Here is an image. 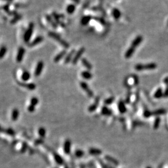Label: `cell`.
<instances>
[{
    "instance_id": "b9f144b4",
    "label": "cell",
    "mask_w": 168,
    "mask_h": 168,
    "mask_svg": "<svg viewBox=\"0 0 168 168\" xmlns=\"http://www.w3.org/2000/svg\"><path fill=\"white\" fill-rule=\"evenodd\" d=\"M34 110H35V106H33L32 105H29V106L28 107V111H30L31 112H33L34 111Z\"/></svg>"
},
{
    "instance_id": "5b68a950",
    "label": "cell",
    "mask_w": 168,
    "mask_h": 168,
    "mask_svg": "<svg viewBox=\"0 0 168 168\" xmlns=\"http://www.w3.org/2000/svg\"><path fill=\"white\" fill-rule=\"evenodd\" d=\"M80 86L82 88V89H83L84 91L86 92L87 95L89 96L90 98L93 97V96H94L93 92L92 91L91 89H90V88L89 87V85H87V84L86 83V82L81 81V83H80Z\"/></svg>"
},
{
    "instance_id": "681fc988",
    "label": "cell",
    "mask_w": 168,
    "mask_h": 168,
    "mask_svg": "<svg viewBox=\"0 0 168 168\" xmlns=\"http://www.w3.org/2000/svg\"><path fill=\"white\" fill-rule=\"evenodd\" d=\"M106 168H115L114 167H112V166L109 165H106Z\"/></svg>"
},
{
    "instance_id": "d590c367",
    "label": "cell",
    "mask_w": 168,
    "mask_h": 168,
    "mask_svg": "<svg viewBox=\"0 0 168 168\" xmlns=\"http://www.w3.org/2000/svg\"><path fill=\"white\" fill-rule=\"evenodd\" d=\"M38 102H39V100L37 98L33 97L32 98H31V99L30 103H31V105L35 106L38 104Z\"/></svg>"
},
{
    "instance_id": "4316f807",
    "label": "cell",
    "mask_w": 168,
    "mask_h": 168,
    "mask_svg": "<svg viewBox=\"0 0 168 168\" xmlns=\"http://www.w3.org/2000/svg\"><path fill=\"white\" fill-rule=\"evenodd\" d=\"M167 112V110L164 109H159L155 110V111L152 112L153 116H159L165 114Z\"/></svg>"
},
{
    "instance_id": "7dc6e473",
    "label": "cell",
    "mask_w": 168,
    "mask_h": 168,
    "mask_svg": "<svg viewBox=\"0 0 168 168\" xmlns=\"http://www.w3.org/2000/svg\"><path fill=\"white\" fill-rule=\"evenodd\" d=\"M164 83L167 85H168V77L165 78L164 80Z\"/></svg>"
},
{
    "instance_id": "8992f818",
    "label": "cell",
    "mask_w": 168,
    "mask_h": 168,
    "mask_svg": "<svg viewBox=\"0 0 168 168\" xmlns=\"http://www.w3.org/2000/svg\"><path fill=\"white\" fill-rule=\"evenodd\" d=\"M100 102V97H97L95 99V103L91 104V105L89 106L88 108V111L90 112H92L96 111V110L97 109L98 105H99Z\"/></svg>"
},
{
    "instance_id": "30bf717a",
    "label": "cell",
    "mask_w": 168,
    "mask_h": 168,
    "mask_svg": "<svg viewBox=\"0 0 168 168\" xmlns=\"http://www.w3.org/2000/svg\"><path fill=\"white\" fill-rule=\"evenodd\" d=\"M118 111L121 114H124L127 112V108L125 104V102L122 100H120L118 103Z\"/></svg>"
},
{
    "instance_id": "ee69618b",
    "label": "cell",
    "mask_w": 168,
    "mask_h": 168,
    "mask_svg": "<svg viewBox=\"0 0 168 168\" xmlns=\"http://www.w3.org/2000/svg\"><path fill=\"white\" fill-rule=\"evenodd\" d=\"M164 97L165 98L168 97V85H167L166 89L165 90L164 92Z\"/></svg>"
},
{
    "instance_id": "9f6ffc18",
    "label": "cell",
    "mask_w": 168,
    "mask_h": 168,
    "mask_svg": "<svg viewBox=\"0 0 168 168\" xmlns=\"http://www.w3.org/2000/svg\"><path fill=\"white\" fill-rule=\"evenodd\" d=\"M65 168H68V167H65Z\"/></svg>"
},
{
    "instance_id": "d6a6232c",
    "label": "cell",
    "mask_w": 168,
    "mask_h": 168,
    "mask_svg": "<svg viewBox=\"0 0 168 168\" xmlns=\"http://www.w3.org/2000/svg\"><path fill=\"white\" fill-rule=\"evenodd\" d=\"M114 100H115V98L114 97H110L107 98V99L104 100V104H105L106 105H110V104L113 103Z\"/></svg>"
},
{
    "instance_id": "f35d334b",
    "label": "cell",
    "mask_w": 168,
    "mask_h": 168,
    "mask_svg": "<svg viewBox=\"0 0 168 168\" xmlns=\"http://www.w3.org/2000/svg\"><path fill=\"white\" fill-rule=\"evenodd\" d=\"M21 18H22V16L21 15H20V14H17V15H15V17L13 18V19L12 20L11 23L12 24L15 23V22H16L21 19Z\"/></svg>"
},
{
    "instance_id": "9c48e42d",
    "label": "cell",
    "mask_w": 168,
    "mask_h": 168,
    "mask_svg": "<svg viewBox=\"0 0 168 168\" xmlns=\"http://www.w3.org/2000/svg\"><path fill=\"white\" fill-rule=\"evenodd\" d=\"M143 41V37L142 36H136L134 40L132 41L131 43V46L136 48L140 45Z\"/></svg>"
},
{
    "instance_id": "8d00e7d4",
    "label": "cell",
    "mask_w": 168,
    "mask_h": 168,
    "mask_svg": "<svg viewBox=\"0 0 168 168\" xmlns=\"http://www.w3.org/2000/svg\"><path fill=\"white\" fill-rule=\"evenodd\" d=\"M38 133H39V136L42 137V138H44L46 135L45 129L44 128H40V129L38 130Z\"/></svg>"
},
{
    "instance_id": "9a60e30c",
    "label": "cell",
    "mask_w": 168,
    "mask_h": 168,
    "mask_svg": "<svg viewBox=\"0 0 168 168\" xmlns=\"http://www.w3.org/2000/svg\"><path fill=\"white\" fill-rule=\"evenodd\" d=\"M101 114L104 116H110L112 115V111L111 109L108 108L107 106H104L101 109Z\"/></svg>"
},
{
    "instance_id": "603a6c76",
    "label": "cell",
    "mask_w": 168,
    "mask_h": 168,
    "mask_svg": "<svg viewBox=\"0 0 168 168\" xmlns=\"http://www.w3.org/2000/svg\"><path fill=\"white\" fill-rule=\"evenodd\" d=\"M81 63L88 71H90L92 69V65L91 64V63L86 58H83L81 59Z\"/></svg>"
},
{
    "instance_id": "7bdbcfd3",
    "label": "cell",
    "mask_w": 168,
    "mask_h": 168,
    "mask_svg": "<svg viewBox=\"0 0 168 168\" xmlns=\"http://www.w3.org/2000/svg\"><path fill=\"white\" fill-rule=\"evenodd\" d=\"M3 8L6 12H7V13H8V12H9V3H8L7 4V5H6L5 6H4Z\"/></svg>"
},
{
    "instance_id": "d4e9b609",
    "label": "cell",
    "mask_w": 168,
    "mask_h": 168,
    "mask_svg": "<svg viewBox=\"0 0 168 168\" xmlns=\"http://www.w3.org/2000/svg\"><path fill=\"white\" fill-rule=\"evenodd\" d=\"M153 97L156 99H160V98L164 97V92H163V90L162 88L159 87L157 90V91L155 92V93L153 95Z\"/></svg>"
},
{
    "instance_id": "52a82bcc",
    "label": "cell",
    "mask_w": 168,
    "mask_h": 168,
    "mask_svg": "<svg viewBox=\"0 0 168 168\" xmlns=\"http://www.w3.org/2000/svg\"><path fill=\"white\" fill-rule=\"evenodd\" d=\"M43 67H44L43 62V61H39V62H38L35 69V72H34V74H35L36 77L39 76L40 74L42 72L43 69Z\"/></svg>"
},
{
    "instance_id": "c3c4849f",
    "label": "cell",
    "mask_w": 168,
    "mask_h": 168,
    "mask_svg": "<svg viewBox=\"0 0 168 168\" xmlns=\"http://www.w3.org/2000/svg\"><path fill=\"white\" fill-rule=\"evenodd\" d=\"M71 1H73L76 4H79L80 3V0H71Z\"/></svg>"
},
{
    "instance_id": "277c9868",
    "label": "cell",
    "mask_w": 168,
    "mask_h": 168,
    "mask_svg": "<svg viewBox=\"0 0 168 168\" xmlns=\"http://www.w3.org/2000/svg\"><path fill=\"white\" fill-rule=\"evenodd\" d=\"M85 52V48H84V47H82V48H80L77 52H75V54L74 55V56L72 61H71V63L73 65H76L77 64L79 60L80 59V58L82 56V55H83V54Z\"/></svg>"
},
{
    "instance_id": "bcb514c9",
    "label": "cell",
    "mask_w": 168,
    "mask_h": 168,
    "mask_svg": "<svg viewBox=\"0 0 168 168\" xmlns=\"http://www.w3.org/2000/svg\"><path fill=\"white\" fill-rule=\"evenodd\" d=\"M6 132H7V134H9V135H13L14 134L13 130H12V129H7Z\"/></svg>"
},
{
    "instance_id": "f6af8a7d",
    "label": "cell",
    "mask_w": 168,
    "mask_h": 168,
    "mask_svg": "<svg viewBox=\"0 0 168 168\" xmlns=\"http://www.w3.org/2000/svg\"><path fill=\"white\" fill-rule=\"evenodd\" d=\"M90 0H85V2H84L83 5V7L85 8H86L88 7V6L90 5Z\"/></svg>"
},
{
    "instance_id": "ac0fdd59",
    "label": "cell",
    "mask_w": 168,
    "mask_h": 168,
    "mask_svg": "<svg viewBox=\"0 0 168 168\" xmlns=\"http://www.w3.org/2000/svg\"><path fill=\"white\" fill-rule=\"evenodd\" d=\"M112 15L115 20H118L121 16V13L117 8H113L112 10Z\"/></svg>"
},
{
    "instance_id": "6da1fadb",
    "label": "cell",
    "mask_w": 168,
    "mask_h": 168,
    "mask_svg": "<svg viewBox=\"0 0 168 168\" xmlns=\"http://www.w3.org/2000/svg\"><path fill=\"white\" fill-rule=\"evenodd\" d=\"M48 35L50 37L52 38L55 40H56L57 42H58L61 45V46H62L64 48L68 49L69 48V46H70L68 43L66 41L61 38V36L59 35L58 34L56 33H55L54 32H52V31L49 32L48 33Z\"/></svg>"
},
{
    "instance_id": "484cf974",
    "label": "cell",
    "mask_w": 168,
    "mask_h": 168,
    "mask_svg": "<svg viewBox=\"0 0 168 168\" xmlns=\"http://www.w3.org/2000/svg\"><path fill=\"white\" fill-rule=\"evenodd\" d=\"M53 155H54L55 160L56 161V162L59 165H62L64 163L63 159L62 157H61L60 155L57 154L56 152H53Z\"/></svg>"
},
{
    "instance_id": "7c38bea8",
    "label": "cell",
    "mask_w": 168,
    "mask_h": 168,
    "mask_svg": "<svg viewBox=\"0 0 168 168\" xmlns=\"http://www.w3.org/2000/svg\"><path fill=\"white\" fill-rule=\"evenodd\" d=\"M71 141L69 139H67L64 143L63 150L65 154L68 155L71 152Z\"/></svg>"
},
{
    "instance_id": "3957f363",
    "label": "cell",
    "mask_w": 168,
    "mask_h": 168,
    "mask_svg": "<svg viewBox=\"0 0 168 168\" xmlns=\"http://www.w3.org/2000/svg\"><path fill=\"white\" fill-rule=\"evenodd\" d=\"M34 30V24L33 23H30L27 29L25 32V34L24 35V40L26 43H28L29 42L31 36L33 34V32Z\"/></svg>"
},
{
    "instance_id": "ba28073f",
    "label": "cell",
    "mask_w": 168,
    "mask_h": 168,
    "mask_svg": "<svg viewBox=\"0 0 168 168\" xmlns=\"http://www.w3.org/2000/svg\"><path fill=\"white\" fill-rule=\"evenodd\" d=\"M75 49H72L70 52L67 54V55L65 56V58L64 62L65 64H68L71 61H72V60L74 56V55L75 54Z\"/></svg>"
},
{
    "instance_id": "4dcf8cb0",
    "label": "cell",
    "mask_w": 168,
    "mask_h": 168,
    "mask_svg": "<svg viewBox=\"0 0 168 168\" xmlns=\"http://www.w3.org/2000/svg\"><path fill=\"white\" fill-rule=\"evenodd\" d=\"M161 118L159 117H157L153 123V129H157L159 128L161 123Z\"/></svg>"
},
{
    "instance_id": "ffe728a7",
    "label": "cell",
    "mask_w": 168,
    "mask_h": 168,
    "mask_svg": "<svg viewBox=\"0 0 168 168\" xmlns=\"http://www.w3.org/2000/svg\"><path fill=\"white\" fill-rule=\"evenodd\" d=\"M104 158H105V159L106 161H107L108 162L111 163L112 164H113L115 166H117L118 165V164H119V163H118L117 160H116V159H115L114 158L110 156V155H106L104 157Z\"/></svg>"
},
{
    "instance_id": "836d02e7",
    "label": "cell",
    "mask_w": 168,
    "mask_h": 168,
    "mask_svg": "<svg viewBox=\"0 0 168 168\" xmlns=\"http://www.w3.org/2000/svg\"><path fill=\"white\" fill-rule=\"evenodd\" d=\"M74 155L78 158H81L84 155V152L81 149H77L75 151Z\"/></svg>"
},
{
    "instance_id": "816d5d0a",
    "label": "cell",
    "mask_w": 168,
    "mask_h": 168,
    "mask_svg": "<svg viewBox=\"0 0 168 168\" xmlns=\"http://www.w3.org/2000/svg\"><path fill=\"white\" fill-rule=\"evenodd\" d=\"M158 168H162V164H161L160 166L158 167Z\"/></svg>"
},
{
    "instance_id": "5bb4252c",
    "label": "cell",
    "mask_w": 168,
    "mask_h": 168,
    "mask_svg": "<svg viewBox=\"0 0 168 168\" xmlns=\"http://www.w3.org/2000/svg\"><path fill=\"white\" fill-rule=\"evenodd\" d=\"M66 54H67L66 50H64L62 51V52H61L60 53H58V54L55 57V58L54 59V61L55 63L59 62V61L62 60L63 57L65 56V55Z\"/></svg>"
},
{
    "instance_id": "f546056e",
    "label": "cell",
    "mask_w": 168,
    "mask_h": 168,
    "mask_svg": "<svg viewBox=\"0 0 168 168\" xmlns=\"http://www.w3.org/2000/svg\"><path fill=\"white\" fill-rule=\"evenodd\" d=\"M19 110L16 109H14L12 114V120H13V121L17 120V119L18 118V117H19Z\"/></svg>"
},
{
    "instance_id": "cb8c5ba5",
    "label": "cell",
    "mask_w": 168,
    "mask_h": 168,
    "mask_svg": "<svg viewBox=\"0 0 168 168\" xmlns=\"http://www.w3.org/2000/svg\"><path fill=\"white\" fill-rule=\"evenodd\" d=\"M92 18V16L89 15L84 16L81 19V24L84 26L87 25L89 23L90 21H91Z\"/></svg>"
},
{
    "instance_id": "4fadbf2b",
    "label": "cell",
    "mask_w": 168,
    "mask_h": 168,
    "mask_svg": "<svg viewBox=\"0 0 168 168\" xmlns=\"http://www.w3.org/2000/svg\"><path fill=\"white\" fill-rule=\"evenodd\" d=\"M52 16L53 17H54V19L55 20V22H56V24L57 25H60V26H62V27H64L65 25L63 22H62V21H61L60 19L61 17H62V16H61L60 15H59V14H57L56 13H55V12H53L52 13Z\"/></svg>"
},
{
    "instance_id": "8fae6325",
    "label": "cell",
    "mask_w": 168,
    "mask_h": 168,
    "mask_svg": "<svg viewBox=\"0 0 168 168\" xmlns=\"http://www.w3.org/2000/svg\"><path fill=\"white\" fill-rule=\"evenodd\" d=\"M25 53V49L22 47H20L18 52L17 55H16V61L18 62H20L23 59Z\"/></svg>"
},
{
    "instance_id": "e575fe53",
    "label": "cell",
    "mask_w": 168,
    "mask_h": 168,
    "mask_svg": "<svg viewBox=\"0 0 168 168\" xmlns=\"http://www.w3.org/2000/svg\"><path fill=\"white\" fill-rule=\"evenodd\" d=\"M7 48L5 46L1 47V48L0 49V59L2 58L5 56L6 53L7 52Z\"/></svg>"
},
{
    "instance_id": "1f68e13d",
    "label": "cell",
    "mask_w": 168,
    "mask_h": 168,
    "mask_svg": "<svg viewBox=\"0 0 168 168\" xmlns=\"http://www.w3.org/2000/svg\"><path fill=\"white\" fill-rule=\"evenodd\" d=\"M143 116H144L145 118L150 117L153 116L152 112L149 111V109H144V112H143Z\"/></svg>"
},
{
    "instance_id": "d6986e66",
    "label": "cell",
    "mask_w": 168,
    "mask_h": 168,
    "mask_svg": "<svg viewBox=\"0 0 168 168\" xmlns=\"http://www.w3.org/2000/svg\"><path fill=\"white\" fill-rule=\"evenodd\" d=\"M81 75L83 78L86 80H90L92 78L93 75L89 71H84L81 73Z\"/></svg>"
},
{
    "instance_id": "74e56055",
    "label": "cell",
    "mask_w": 168,
    "mask_h": 168,
    "mask_svg": "<svg viewBox=\"0 0 168 168\" xmlns=\"http://www.w3.org/2000/svg\"><path fill=\"white\" fill-rule=\"evenodd\" d=\"M142 125H144V123L142 121H134L133 122V128L136 127L137 126H142Z\"/></svg>"
},
{
    "instance_id": "11a10c76",
    "label": "cell",
    "mask_w": 168,
    "mask_h": 168,
    "mask_svg": "<svg viewBox=\"0 0 168 168\" xmlns=\"http://www.w3.org/2000/svg\"><path fill=\"white\" fill-rule=\"evenodd\" d=\"M100 1H104V0H100Z\"/></svg>"
},
{
    "instance_id": "7a4b0ae2",
    "label": "cell",
    "mask_w": 168,
    "mask_h": 168,
    "mask_svg": "<svg viewBox=\"0 0 168 168\" xmlns=\"http://www.w3.org/2000/svg\"><path fill=\"white\" fill-rule=\"evenodd\" d=\"M157 67V65L155 63H149L147 64H141L138 63L135 65L134 68L137 71H141L143 70H153Z\"/></svg>"
},
{
    "instance_id": "83f0119b",
    "label": "cell",
    "mask_w": 168,
    "mask_h": 168,
    "mask_svg": "<svg viewBox=\"0 0 168 168\" xmlns=\"http://www.w3.org/2000/svg\"><path fill=\"white\" fill-rule=\"evenodd\" d=\"M76 7L74 4H70L66 8V11L69 14H73L75 12Z\"/></svg>"
},
{
    "instance_id": "60d3db41",
    "label": "cell",
    "mask_w": 168,
    "mask_h": 168,
    "mask_svg": "<svg viewBox=\"0 0 168 168\" xmlns=\"http://www.w3.org/2000/svg\"><path fill=\"white\" fill-rule=\"evenodd\" d=\"M131 96H132V92H129L128 93V95L127 96L126 99L125 100V103L127 104L130 103V99H131Z\"/></svg>"
},
{
    "instance_id": "f1b7e54d",
    "label": "cell",
    "mask_w": 168,
    "mask_h": 168,
    "mask_svg": "<svg viewBox=\"0 0 168 168\" xmlns=\"http://www.w3.org/2000/svg\"><path fill=\"white\" fill-rule=\"evenodd\" d=\"M31 75L27 71H25L21 75V79L24 81H27L30 79Z\"/></svg>"
},
{
    "instance_id": "db71d44e",
    "label": "cell",
    "mask_w": 168,
    "mask_h": 168,
    "mask_svg": "<svg viewBox=\"0 0 168 168\" xmlns=\"http://www.w3.org/2000/svg\"><path fill=\"white\" fill-rule=\"evenodd\" d=\"M146 168H152L150 167H147Z\"/></svg>"
},
{
    "instance_id": "e0dca14e",
    "label": "cell",
    "mask_w": 168,
    "mask_h": 168,
    "mask_svg": "<svg viewBox=\"0 0 168 168\" xmlns=\"http://www.w3.org/2000/svg\"><path fill=\"white\" fill-rule=\"evenodd\" d=\"M43 40V37L42 36H38L37 37H36L32 41L31 43H30L29 44L30 47H33L37 45L42 43Z\"/></svg>"
},
{
    "instance_id": "2e32d148",
    "label": "cell",
    "mask_w": 168,
    "mask_h": 168,
    "mask_svg": "<svg viewBox=\"0 0 168 168\" xmlns=\"http://www.w3.org/2000/svg\"><path fill=\"white\" fill-rule=\"evenodd\" d=\"M135 51H136V48H134L132 46H130L129 48L126 51V52H125L124 56L126 58H129L132 57L134 53L135 52Z\"/></svg>"
},
{
    "instance_id": "f907efd6",
    "label": "cell",
    "mask_w": 168,
    "mask_h": 168,
    "mask_svg": "<svg viewBox=\"0 0 168 168\" xmlns=\"http://www.w3.org/2000/svg\"><path fill=\"white\" fill-rule=\"evenodd\" d=\"M5 1H8V2H11L13 1V0H5Z\"/></svg>"
},
{
    "instance_id": "f5cc1de1",
    "label": "cell",
    "mask_w": 168,
    "mask_h": 168,
    "mask_svg": "<svg viewBox=\"0 0 168 168\" xmlns=\"http://www.w3.org/2000/svg\"><path fill=\"white\" fill-rule=\"evenodd\" d=\"M2 128L1 127V126H0V132H1V131H2Z\"/></svg>"
},
{
    "instance_id": "ab89813d",
    "label": "cell",
    "mask_w": 168,
    "mask_h": 168,
    "mask_svg": "<svg viewBox=\"0 0 168 168\" xmlns=\"http://www.w3.org/2000/svg\"><path fill=\"white\" fill-rule=\"evenodd\" d=\"M93 18L95 20H96V21H98V22H99V23H100L102 25H104L105 24V20L103 19V18H100V17H97V16L94 17Z\"/></svg>"
},
{
    "instance_id": "44dd1931",
    "label": "cell",
    "mask_w": 168,
    "mask_h": 168,
    "mask_svg": "<svg viewBox=\"0 0 168 168\" xmlns=\"http://www.w3.org/2000/svg\"><path fill=\"white\" fill-rule=\"evenodd\" d=\"M46 19L49 23L51 25V26H52L53 28H55V29H56L57 28V24L52 16L49 15H46Z\"/></svg>"
},
{
    "instance_id": "7402d4cb",
    "label": "cell",
    "mask_w": 168,
    "mask_h": 168,
    "mask_svg": "<svg viewBox=\"0 0 168 168\" xmlns=\"http://www.w3.org/2000/svg\"><path fill=\"white\" fill-rule=\"evenodd\" d=\"M89 153L92 155H99L102 153L101 149L97 148H90L89 149Z\"/></svg>"
}]
</instances>
